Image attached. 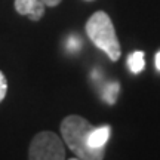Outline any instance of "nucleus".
I'll return each instance as SVG.
<instances>
[{
  "label": "nucleus",
  "instance_id": "nucleus-1",
  "mask_svg": "<svg viewBox=\"0 0 160 160\" xmlns=\"http://www.w3.org/2000/svg\"><path fill=\"white\" fill-rule=\"evenodd\" d=\"M92 125L80 116H67L61 123V135L68 148L82 160H102L104 148H93L89 145V133Z\"/></svg>",
  "mask_w": 160,
  "mask_h": 160
},
{
  "label": "nucleus",
  "instance_id": "nucleus-2",
  "mask_svg": "<svg viewBox=\"0 0 160 160\" xmlns=\"http://www.w3.org/2000/svg\"><path fill=\"white\" fill-rule=\"evenodd\" d=\"M86 34L98 49L107 53V57L111 61H117L120 58L122 49H120L119 39L116 36V30L111 22V18L105 12L98 11L88 19Z\"/></svg>",
  "mask_w": 160,
  "mask_h": 160
},
{
  "label": "nucleus",
  "instance_id": "nucleus-3",
  "mask_svg": "<svg viewBox=\"0 0 160 160\" xmlns=\"http://www.w3.org/2000/svg\"><path fill=\"white\" fill-rule=\"evenodd\" d=\"M28 160H65L61 138L49 131L39 132L30 144Z\"/></svg>",
  "mask_w": 160,
  "mask_h": 160
},
{
  "label": "nucleus",
  "instance_id": "nucleus-4",
  "mask_svg": "<svg viewBox=\"0 0 160 160\" xmlns=\"http://www.w3.org/2000/svg\"><path fill=\"white\" fill-rule=\"evenodd\" d=\"M15 9L19 15H25L31 21H39L45 15L43 0H15Z\"/></svg>",
  "mask_w": 160,
  "mask_h": 160
},
{
  "label": "nucleus",
  "instance_id": "nucleus-5",
  "mask_svg": "<svg viewBox=\"0 0 160 160\" xmlns=\"http://www.w3.org/2000/svg\"><path fill=\"white\" fill-rule=\"evenodd\" d=\"M110 126L104 125V126H99V128H95L92 129L91 133H89V145L93 147V148H104V145L107 144L110 138Z\"/></svg>",
  "mask_w": 160,
  "mask_h": 160
},
{
  "label": "nucleus",
  "instance_id": "nucleus-6",
  "mask_svg": "<svg viewBox=\"0 0 160 160\" xmlns=\"http://www.w3.org/2000/svg\"><path fill=\"white\" fill-rule=\"evenodd\" d=\"M128 67L133 74H139L145 67V59H144V52L135 51L128 57Z\"/></svg>",
  "mask_w": 160,
  "mask_h": 160
},
{
  "label": "nucleus",
  "instance_id": "nucleus-7",
  "mask_svg": "<svg viewBox=\"0 0 160 160\" xmlns=\"http://www.w3.org/2000/svg\"><path fill=\"white\" fill-rule=\"evenodd\" d=\"M117 93H119V83L111 82V83H108L104 88L102 97L108 104H114L116 99H117Z\"/></svg>",
  "mask_w": 160,
  "mask_h": 160
},
{
  "label": "nucleus",
  "instance_id": "nucleus-8",
  "mask_svg": "<svg viewBox=\"0 0 160 160\" xmlns=\"http://www.w3.org/2000/svg\"><path fill=\"white\" fill-rule=\"evenodd\" d=\"M67 48H68L70 52H77L82 48V40H79L77 37L71 36L68 39V43H67Z\"/></svg>",
  "mask_w": 160,
  "mask_h": 160
},
{
  "label": "nucleus",
  "instance_id": "nucleus-9",
  "mask_svg": "<svg viewBox=\"0 0 160 160\" xmlns=\"http://www.w3.org/2000/svg\"><path fill=\"white\" fill-rule=\"evenodd\" d=\"M6 92H8V82H6L5 74L0 71V102L6 97Z\"/></svg>",
  "mask_w": 160,
  "mask_h": 160
},
{
  "label": "nucleus",
  "instance_id": "nucleus-10",
  "mask_svg": "<svg viewBox=\"0 0 160 160\" xmlns=\"http://www.w3.org/2000/svg\"><path fill=\"white\" fill-rule=\"evenodd\" d=\"M43 3H45V6H51V8H53V6L59 5L61 0H43Z\"/></svg>",
  "mask_w": 160,
  "mask_h": 160
},
{
  "label": "nucleus",
  "instance_id": "nucleus-11",
  "mask_svg": "<svg viewBox=\"0 0 160 160\" xmlns=\"http://www.w3.org/2000/svg\"><path fill=\"white\" fill-rule=\"evenodd\" d=\"M156 68L160 71V51L157 52V55H156Z\"/></svg>",
  "mask_w": 160,
  "mask_h": 160
},
{
  "label": "nucleus",
  "instance_id": "nucleus-12",
  "mask_svg": "<svg viewBox=\"0 0 160 160\" xmlns=\"http://www.w3.org/2000/svg\"><path fill=\"white\" fill-rule=\"evenodd\" d=\"M68 160H82V159H79V157H77V159H68Z\"/></svg>",
  "mask_w": 160,
  "mask_h": 160
},
{
  "label": "nucleus",
  "instance_id": "nucleus-13",
  "mask_svg": "<svg viewBox=\"0 0 160 160\" xmlns=\"http://www.w3.org/2000/svg\"><path fill=\"white\" fill-rule=\"evenodd\" d=\"M86 2H92V0H86Z\"/></svg>",
  "mask_w": 160,
  "mask_h": 160
}]
</instances>
